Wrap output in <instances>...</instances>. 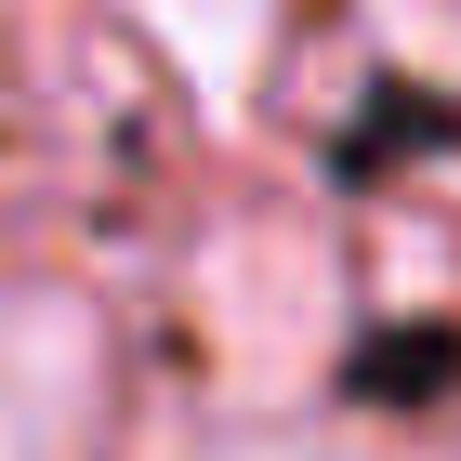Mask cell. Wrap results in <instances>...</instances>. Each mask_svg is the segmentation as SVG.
Returning <instances> with one entry per match:
<instances>
[{
    "instance_id": "cell-3",
    "label": "cell",
    "mask_w": 461,
    "mask_h": 461,
    "mask_svg": "<svg viewBox=\"0 0 461 461\" xmlns=\"http://www.w3.org/2000/svg\"><path fill=\"white\" fill-rule=\"evenodd\" d=\"M132 27L158 40V53H172L185 79H198V93H238L250 67H264V27H277V0H132Z\"/></svg>"
},
{
    "instance_id": "cell-4",
    "label": "cell",
    "mask_w": 461,
    "mask_h": 461,
    "mask_svg": "<svg viewBox=\"0 0 461 461\" xmlns=\"http://www.w3.org/2000/svg\"><path fill=\"white\" fill-rule=\"evenodd\" d=\"M172 461H343V448L303 435V422H212V435H185Z\"/></svg>"
},
{
    "instance_id": "cell-2",
    "label": "cell",
    "mask_w": 461,
    "mask_h": 461,
    "mask_svg": "<svg viewBox=\"0 0 461 461\" xmlns=\"http://www.w3.org/2000/svg\"><path fill=\"white\" fill-rule=\"evenodd\" d=\"M198 303H212V343L238 356L250 383H290L330 343V264L303 238H224L212 277H198Z\"/></svg>"
},
{
    "instance_id": "cell-1",
    "label": "cell",
    "mask_w": 461,
    "mask_h": 461,
    "mask_svg": "<svg viewBox=\"0 0 461 461\" xmlns=\"http://www.w3.org/2000/svg\"><path fill=\"white\" fill-rule=\"evenodd\" d=\"M106 330L67 290H0V461H93Z\"/></svg>"
}]
</instances>
